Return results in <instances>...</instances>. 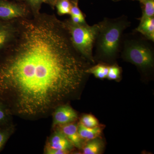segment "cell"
<instances>
[{
  "mask_svg": "<svg viewBox=\"0 0 154 154\" xmlns=\"http://www.w3.org/2000/svg\"><path fill=\"white\" fill-rule=\"evenodd\" d=\"M44 0H22V2L26 5L32 14L40 13L42 4Z\"/></svg>",
  "mask_w": 154,
  "mask_h": 154,
  "instance_id": "ac0fdd59",
  "label": "cell"
},
{
  "mask_svg": "<svg viewBox=\"0 0 154 154\" xmlns=\"http://www.w3.org/2000/svg\"><path fill=\"white\" fill-rule=\"evenodd\" d=\"M86 60L54 14L16 19L14 36L0 51V98L13 116L47 117L79 91Z\"/></svg>",
  "mask_w": 154,
  "mask_h": 154,
  "instance_id": "6da1fadb",
  "label": "cell"
},
{
  "mask_svg": "<svg viewBox=\"0 0 154 154\" xmlns=\"http://www.w3.org/2000/svg\"><path fill=\"white\" fill-rule=\"evenodd\" d=\"M148 41L145 38L134 36L125 39L122 57L142 69L152 68L154 63L153 49Z\"/></svg>",
  "mask_w": 154,
  "mask_h": 154,
  "instance_id": "277c9868",
  "label": "cell"
},
{
  "mask_svg": "<svg viewBox=\"0 0 154 154\" xmlns=\"http://www.w3.org/2000/svg\"><path fill=\"white\" fill-rule=\"evenodd\" d=\"M16 131V125L14 123L0 127V152L2 151L6 144Z\"/></svg>",
  "mask_w": 154,
  "mask_h": 154,
  "instance_id": "4fadbf2b",
  "label": "cell"
},
{
  "mask_svg": "<svg viewBox=\"0 0 154 154\" xmlns=\"http://www.w3.org/2000/svg\"><path fill=\"white\" fill-rule=\"evenodd\" d=\"M88 143L83 149L84 154H99L101 153L103 145L102 141L98 138L88 141Z\"/></svg>",
  "mask_w": 154,
  "mask_h": 154,
  "instance_id": "5bb4252c",
  "label": "cell"
},
{
  "mask_svg": "<svg viewBox=\"0 0 154 154\" xmlns=\"http://www.w3.org/2000/svg\"><path fill=\"white\" fill-rule=\"evenodd\" d=\"M51 115L52 129L56 127L75 122L78 118L76 111L67 103L56 107Z\"/></svg>",
  "mask_w": 154,
  "mask_h": 154,
  "instance_id": "8992f818",
  "label": "cell"
},
{
  "mask_svg": "<svg viewBox=\"0 0 154 154\" xmlns=\"http://www.w3.org/2000/svg\"><path fill=\"white\" fill-rule=\"evenodd\" d=\"M55 128L62 132L74 146L79 149L82 148L83 140L78 132V124L73 122Z\"/></svg>",
  "mask_w": 154,
  "mask_h": 154,
  "instance_id": "ba28073f",
  "label": "cell"
},
{
  "mask_svg": "<svg viewBox=\"0 0 154 154\" xmlns=\"http://www.w3.org/2000/svg\"><path fill=\"white\" fill-rule=\"evenodd\" d=\"M78 130L80 137L82 140L89 141L99 137L102 132V128L99 126L89 128L82 123L78 124Z\"/></svg>",
  "mask_w": 154,
  "mask_h": 154,
  "instance_id": "8fae6325",
  "label": "cell"
},
{
  "mask_svg": "<svg viewBox=\"0 0 154 154\" xmlns=\"http://www.w3.org/2000/svg\"><path fill=\"white\" fill-rule=\"evenodd\" d=\"M16 19L5 21L0 27V51L5 47L14 36Z\"/></svg>",
  "mask_w": 154,
  "mask_h": 154,
  "instance_id": "30bf717a",
  "label": "cell"
},
{
  "mask_svg": "<svg viewBox=\"0 0 154 154\" xmlns=\"http://www.w3.org/2000/svg\"><path fill=\"white\" fill-rule=\"evenodd\" d=\"M31 12L24 3L0 0V19L11 21L27 17Z\"/></svg>",
  "mask_w": 154,
  "mask_h": 154,
  "instance_id": "5b68a950",
  "label": "cell"
},
{
  "mask_svg": "<svg viewBox=\"0 0 154 154\" xmlns=\"http://www.w3.org/2000/svg\"><path fill=\"white\" fill-rule=\"evenodd\" d=\"M52 129L53 131L47 139L45 147L62 150L69 152L71 151L74 147L71 143L57 128H55Z\"/></svg>",
  "mask_w": 154,
  "mask_h": 154,
  "instance_id": "52a82bcc",
  "label": "cell"
},
{
  "mask_svg": "<svg viewBox=\"0 0 154 154\" xmlns=\"http://www.w3.org/2000/svg\"><path fill=\"white\" fill-rule=\"evenodd\" d=\"M70 19L72 22L76 24H85L87 23L85 19V17H78V16L70 15Z\"/></svg>",
  "mask_w": 154,
  "mask_h": 154,
  "instance_id": "cb8c5ba5",
  "label": "cell"
},
{
  "mask_svg": "<svg viewBox=\"0 0 154 154\" xmlns=\"http://www.w3.org/2000/svg\"><path fill=\"white\" fill-rule=\"evenodd\" d=\"M72 3L69 0H60L55 6L57 14L60 16L70 14Z\"/></svg>",
  "mask_w": 154,
  "mask_h": 154,
  "instance_id": "e0dca14e",
  "label": "cell"
},
{
  "mask_svg": "<svg viewBox=\"0 0 154 154\" xmlns=\"http://www.w3.org/2000/svg\"><path fill=\"white\" fill-rule=\"evenodd\" d=\"M5 21H3V20L0 19V27L5 23Z\"/></svg>",
  "mask_w": 154,
  "mask_h": 154,
  "instance_id": "d4e9b609",
  "label": "cell"
},
{
  "mask_svg": "<svg viewBox=\"0 0 154 154\" xmlns=\"http://www.w3.org/2000/svg\"><path fill=\"white\" fill-rule=\"evenodd\" d=\"M108 66L104 64L99 63L97 65L87 69L86 72L87 74L94 75L98 79H105L107 78L108 74Z\"/></svg>",
  "mask_w": 154,
  "mask_h": 154,
  "instance_id": "2e32d148",
  "label": "cell"
},
{
  "mask_svg": "<svg viewBox=\"0 0 154 154\" xmlns=\"http://www.w3.org/2000/svg\"><path fill=\"white\" fill-rule=\"evenodd\" d=\"M44 153L46 154H69L68 152L62 150L54 149L48 148L45 147Z\"/></svg>",
  "mask_w": 154,
  "mask_h": 154,
  "instance_id": "7402d4cb",
  "label": "cell"
},
{
  "mask_svg": "<svg viewBox=\"0 0 154 154\" xmlns=\"http://www.w3.org/2000/svg\"><path fill=\"white\" fill-rule=\"evenodd\" d=\"M98 24L99 31L94 45L96 56L106 60L115 58L121 50L123 32L131 22L123 15L114 19L105 18Z\"/></svg>",
  "mask_w": 154,
  "mask_h": 154,
  "instance_id": "7a4b0ae2",
  "label": "cell"
},
{
  "mask_svg": "<svg viewBox=\"0 0 154 154\" xmlns=\"http://www.w3.org/2000/svg\"><path fill=\"white\" fill-rule=\"evenodd\" d=\"M121 69L116 65L108 66V72L107 78L110 80H118L120 77Z\"/></svg>",
  "mask_w": 154,
  "mask_h": 154,
  "instance_id": "ffe728a7",
  "label": "cell"
},
{
  "mask_svg": "<svg viewBox=\"0 0 154 154\" xmlns=\"http://www.w3.org/2000/svg\"><path fill=\"white\" fill-rule=\"evenodd\" d=\"M13 115L5 102L0 98V127L14 123Z\"/></svg>",
  "mask_w": 154,
  "mask_h": 154,
  "instance_id": "7c38bea8",
  "label": "cell"
},
{
  "mask_svg": "<svg viewBox=\"0 0 154 154\" xmlns=\"http://www.w3.org/2000/svg\"><path fill=\"white\" fill-rule=\"evenodd\" d=\"M139 25L135 30L140 33L147 40L154 42V17L138 19Z\"/></svg>",
  "mask_w": 154,
  "mask_h": 154,
  "instance_id": "9c48e42d",
  "label": "cell"
},
{
  "mask_svg": "<svg viewBox=\"0 0 154 154\" xmlns=\"http://www.w3.org/2000/svg\"><path fill=\"white\" fill-rule=\"evenodd\" d=\"M117 2L122 0H112ZM138 1L141 4L142 14L140 18L154 17V0H131Z\"/></svg>",
  "mask_w": 154,
  "mask_h": 154,
  "instance_id": "9a60e30c",
  "label": "cell"
},
{
  "mask_svg": "<svg viewBox=\"0 0 154 154\" xmlns=\"http://www.w3.org/2000/svg\"><path fill=\"white\" fill-rule=\"evenodd\" d=\"M60 0H44V3L47 4L51 7V8L54 9L57 3ZM72 4H78L79 0H69Z\"/></svg>",
  "mask_w": 154,
  "mask_h": 154,
  "instance_id": "603a6c76",
  "label": "cell"
},
{
  "mask_svg": "<svg viewBox=\"0 0 154 154\" xmlns=\"http://www.w3.org/2000/svg\"><path fill=\"white\" fill-rule=\"evenodd\" d=\"M80 122L87 127L94 128L99 125L98 119L91 114L83 115L81 118Z\"/></svg>",
  "mask_w": 154,
  "mask_h": 154,
  "instance_id": "d6986e66",
  "label": "cell"
},
{
  "mask_svg": "<svg viewBox=\"0 0 154 154\" xmlns=\"http://www.w3.org/2000/svg\"><path fill=\"white\" fill-rule=\"evenodd\" d=\"M63 22L75 48L86 60L94 63L93 50L99 31L98 24H76L70 19Z\"/></svg>",
  "mask_w": 154,
  "mask_h": 154,
  "instance_id": "3957f363",
  "label": "cell"
},
{
  "mask_svg": "<svg viewBox=\"0 0 154 154\" xmlns=\"http://www.w3.org/2000/svg\"><path fill=\"white\" fill-rule=\"evenodd\" d=\"M70 15L85 17L84 14L78 6V4H72Z\"/></svg>",
  "mask_w": 154,
  "mask_h": 154,
  "instance_id": "44dd1931",
  "label": "cell"
}]
</instances>
